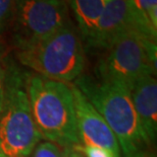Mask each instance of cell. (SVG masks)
<instances>
[{
  "instance_id": "6da1fadb",
  "label": "cell",
  "mask_w": 157,
  "mask_h": 157,
  "mask_svg": "<svg viewBox=\"0 0 157 157\" xmlns=\"http://www.w3.org/2000/svg\"><path fill=\"white\" fill-rule=\"evenodd\" d=\"M73 84L114 134L122 157L154 156L155 146L149 142L140 125L128 87L87 75H81Z\"/></svg>"
},
{
  "instance_id": "7a4b0ae2",
  "label": "cell",
  "mask_w": 157,
  "mask_h": 157,
  "mask_svg": "<svg viewBox=\"0 0 157 157\" xmlns=\"http://www.w3.org/2000/svg\"><path fill=\"white\" fill-rule=\"evenodd\" d=\"M25 89L42 138L61 148L81 145L72 84L26 72Z\"/></svg>"
},
{
  "instance_id": "3957f363",
  "label": "cell",
  "mask_w": 157,
  "mask_h": 157,
  "mask_svg": "<svg viewBox=\"0 0 157 157\" xmlns=\"http://www.w3.org/2000/svg\"><path fill=\"white\" fill-rule=\"evenodd\" d=\"M15 54L25 67L55 81H75L85 69L84 44L72 22L44 39L16 47Z\"/></svg>"
},
{
  "instance_id": "277c9868",
  "label": "cell",
  "mask_w": 157,
  "mask_h": 157,
  "mask_svg": "<svg viewBox=\"0 0 157 157\" xmlns=\"http://www.w3.org/2000/svg\"><path fill=\"white\" fill-rule=\"evenodd\" d=\"M5 93L0 112V153L4 157H29L43 139L33 119L25 89L26 71L2 59Z\"/></svg>"
},
{
  "instance_id": "5b68a950",
  "label": "cell",
  "mask_w": 157,
  "mask_h": 157,
  "mask_svg": "<svg viewBox=\"0 0 157 157\" xmlns=\"http://www.w3.org/2000/svg\"><path fill=\"white\" fill-rule=\"evenodd\" d=\"M96 72L97 79L130 89L142 77L156 74V42L137 34L121 36L104 50Z\"/></svg>"
},
{
  "instance_id": "8992f818",
  "label": "cell",
  "mask_w": 157,
  "mask_h": 157,
  "mask_svg": "<svg viewBox=\"0 0 157 157\" xmlns=\"http://www.w3.org/2000/svg\"><path fill=\"white\" fill-rule=\"evenodd\" d=\"M15 47L52 35L71 22L64 0H15Z\"/></svg>"
},
{
  "instance_id": "52a82bcc",
  "label": "cell",
  "mask_w": 157,
  "mask_h": 157,
  "mask_svg": "<svg viewBox=\"0 0 157 157\" xmlns=\"http://www.w3.org/2000/svg\"><path fill=\"white\" fill-rule=\"evenodd\" d=\"M128 34H137L156 42V38L138 21L130 0H107L96 34L88 46L104 51L118 39Z\"/></svg>"
},
{
  "instance_id": "ba28073f",
  "label": "cell",
  "mask_w": 157,
  "mask_h": 157,
  "mask_svg": "<svg viewBox=\"0 0 157 157\" xmlns=\"http://www.w3.org/2000/svg\"><path fill=\"white\" fill-rule=\"evenodd\" d=\"M72 91L81 144L101 147L112 152L115 157H122L118 140L104 119L75 84H72Z\"/></svg>"
},
{
  "instance_id": "9c48e42d",
  "label": "cell",
  "mask_w": 157,
  "mask_h": 157,
  "mask_svg": "<svg viewBox=\"0 0 157 157\" xmlns=\"http://www.w3.org/2000/svg\"><path fill=\"white\" fill-rule=\"evenodd\" d=\"M139 123L149 142L155 146L157 136V82L153 75L142 77L130 88Z\"/></svg>"
},
{
  "instance_id": "30bf717a",
  "label": "cell",
  "mask_w": 157,
  "mask_h": 157,
  "mask_svg": "<svg viewBox=\"0 0 157 157\" xmlns=\"http://www.w3.org/2000/svg\"><path fill=\"white\" fill-rule=\"evenodd\" d=\"M69 2L82 40L90 44L96 34L98 23L107 0H65Z\"/></svg>"
},
{
  "instance_id": "8fae6325",
  "label": "cell",
  "mask_w": 157,
  "mask_h": 157,
  "mask_svg": "<svg viewBox=\"0 0 157 157\" xmlns=\"http://www.w3.org/2000/svg\"><path fill=\"white\" fill-rule=\"evenodd\" d=\"M140 23L154 38H157V0H130Z\"/></svg>"
},
{
  "instance_id": "7c38bea8",
  "label": "cell",
  "mask_w": 157,
  "mask_h": 157,
  "mask_svg": "<svg viewBox=\"0 0 157 157\" xmlns=\"http://www.w3.org/2000/svg\"><path fill=\"white\" fill-rule=\"evenodd\" d=\"M29 157H62V148L49 141L39 142Z\"/></svg>"
},
{
  "instance_id": "4fadbf2b",
  "label": "cell",
  "mask_w": 157,
  "mask_h": 157,
  "mask_svg": "<svg viewBox=\"0 0 157 157\" xmlns=\"http://www.w3.org/2000/svg\"><path fill=\"white\" fill-rule=\"evenodd\" d=\"M15 0H0V35L13 21Z\"/></svg>"
},
{
  "instance_id": "5bb4252c",
  "label": "cell",
  "mask_w": 157,
  "mask_h": 157,
  "mask_svg": "<svg viewBox=\"0 0 157 157\" xmlns=\"http://www.w3.org/2000/svg\"><path fill=\"white\" fill-rule=\"evenodd\" d=\"M76 147L84 157H115L112 152H110L107 149L101 148V147L84 146L82 144Z\"/></svg>"
},
{
  "instance_id": "9a60e30c",
  "label": "cell",
  "mask_w": 157,
  "mask_h": 157,
  "mask_svg": "<svg viewBox=\"0 0 157 157\" xmlns=\"http://www.w3.org/2000/svg\"><path fill=\"white\" fill-rule=\"evenodd\" d=\"M5 93V68L3 61L0 60V112H1Z\"/></svg>"
},
{
  "instance_id": "2e32d148",
  "label": "cell",
  "mask_w": 157,
  "mask_h": 157,
  "mask_svg": "<svg viewBox=\"0 0 157 157\" xmlns=\"http://www.w3.org/2000/svg\"><path fill=\"white\" fill-rule=\"evenodd\" d=\"M62 157H84L76 147H66L62 148Z\"/></svg>"
},
{
  "instance_id": "e0dca14e",
  "label": "cell",
  "mask_w": 157,
  "mask_h": 157,
  "mask_svg": "<svg viewBox=\"0 0 157 157\" xmlns=\"http://www.w3.org/2000/svg\"><path fill=\"white\" fill-rule=\"evenodd\" d=\"M5 44L2 40V36L0 35V60H2L4 58V54H5Z\"/></svg>"
},
{
  "instance_id": "ac0fdd59",
  "label": "cell",
  "mask_w": 157,
  "mask_h": 157,
  "mask_svg": "<svg viewBox=\"0 0 157 157\" xmlns=\"http://www.w3.org/2000/svg\"><path fill=\"white\" fill-rule=\"evenodd\" d=\"M1 156H2V155H1V153H0V157H1Z\"/></svg>"
},
{
  "instance_id": "d6986e66",
  "label": "cell",
  "mask_w": 157,
  "mask_h": 157,
  "mask_svg": "<svg viewBox=\"0 0 157 157\" xmlns=\"http://www.w3.org/2000/svg\"><path fill=\"white\" fill-rule=\"evenodd\" d=\"M1 157H4V156H1Z\"/></svg>"
},
{
  "instance_id": "ffe728a7",
  "label": "cell",
  "mask_w": 157,
  "mask_h": 157,
  "mask_svg": "<svg viewBox=\"0 0 157 157\" xmlns=\"http://www.w3.org/2000/svg\"><path fill=\"white\" fill-rule=\"evenodd\" d=\"M64 1H65V0H64Z\"/></svg>"
}]
</instances>
